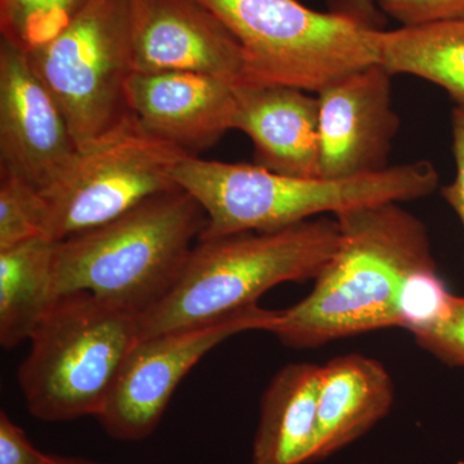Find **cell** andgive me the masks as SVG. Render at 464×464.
Listing matches in <instances>:
<instances>
[{
    "label": "cell",
    "mask_w": 464,
    "mask_h": 464,
    "mask_svg": "<svg viewBox=\"0 0 464 464\" xmlns=\"http://www.w3.org/2000/svg\"><path fill=\"white\" fill-rule=\"evenodd\" d=\"M392 380L378 360L348 353L323 366L315 442L308 463L331 457L389 414Z\"/></svg>",
    "instance_id": "obj_15"
},
{
    "label": "cell",
    "mask_w": 464,
    "mask_h": 464,
    "mask_svg": "<svg viewBox=\"0 0 464 464\" xmlns=\"http://www.w3.org/2000/svg\"><path fill=\"white\" fill-rule=\"evenodd\" d=\"M44 206L38 188L0 173V250L44 237Z\"/></svg>",
    "instance_id": "obj_20"
},
{
    "label": "cell",
    "mask_w": 464,
    "mask_h": 464,
    "mask_svg": "<svg viewBox=\"0 0 464 464\" xmlns=\"http://www.w3.org/2000/svg\"><path fill=\"white\" fill-rule=\"evenodd\" d=\"M280 311L258 304L198 325L141 338L116 375L97 415L109 438L143 441L157 431L174 391L213 348L243 332H271Z\"/></svg>",
    "instance_id": "obj_9"
},
{
    "label": "cell",
    "mask_w": 464,
    "mask_h": 464,
    "mask_svg": "<svg viewBox=\"0 0 464 464\" xmlns=\"http://www.w3.org/2000/svg\"><path fill=\"white\" fill-rule=\"evenodd\" d=\"M239 42L246 83L285 85L319 93L380 63L378 30L356 18L325 14L298 0H199Z\"/></svg>",
    "instance_id": "obj_6"
},
{
    "label": "cell",
    "mask_w": 464,
    "mask_h": 464,
    "mask_svg": "<svg viewBox=\"0 0 464 464\" xmlns=\"http://www.w3.org/2000/svg\"><path fill=\"white\" fill-rule=\"evenodd\" d=\"M132 66L246 82L239 42L199 0H134Z\"/></svg>",
    "instance_id": "obj_11"
},
{
    "label": "cell",
    "mask_w": 464,
    "mask_h": 464,
    "mask_svg": "<svg viewBox=\"0 0 464 464\" xmlns=\"http://www.w3.org/2000/svg\"><path fill=\"white\" fill-rule=\"evenodd\" d=\"M453 152L456 158V179L441 188L442 198L453 208L464 228V109L454 108L451 115Z\"/></svg>",
    "instance_id": "obj_24"
},
{
    "label": "cell",
    "mask_w": 464,
    "mask_h": 464,
    "mask_svg": "<svg viewBox=\"0 0 464 464\" xmlns=\"http://www.w3.org/2000/svg\"><path fill=\"white\" fill-rule=\"evenodd\" d=\"M380 63L392 74L426 79L464 109V20L378 30Z\"/></svg>",
    "instance_id": "obj_18"
},
{
    "label": "cell",
    "mask_w": 464,
    "mask_h": 464,
    "mask_svg": "<svg viewBox=\"0 0 464 464\" xmlns=\"http://www.w3.org/2000/svg\"><path fill=\"white\" fill-rule=\"evenodd\" d=\"M323 366L293 362L266 389L252 464H306L315 442L317 399Z\"/></svg>",
    "instance_id": "obj_16"
},
{
    "label": "cell",
    "mask_w": 464,
    "mask_h": 464,
    "mask_svg": "<svg viewBox=\"0 0 464 464\" xmlns=\"http://www.w3.org/2000/svg\"><path fill=\"white\" fill-rule=\"evenodd\" d=\"M188 155L152 136L128 111L76 149L38 188L44 237L65 240L118 218L154 195L179 188L174 168Z\"/></svg>",
    "instance_id": "obj_7"
},
{
    "label": "cell",
    "mask_w": 464,
    "mask_h": 464,
    "mask_svg": "<svg viewBox=\"0 0 464 464\" xmlns=\"http://www.w3.org/2000/svg\"><path fill=\"white\" fill-rule=\"evenodd\" d=\"M50 454L34 447L26 432L0 411V464H45Z\"/></svg>",
    "instance_id": "obj_23"
},
{
    "label": "cell",
    "mask_w": 464,
    "mask_h": 464,
    "mask_svg": "<svg viewBox=\"0 0 464 464\" xmlns=\"http://www.w3.org/2000/svg\"><path fill=\"white\" fill-rule=\"evenodd\" d=\"M29 341L17 371L29 413L50 423L96 418L140 341L139 316L88 292L67 293Z\"/></svg>",
    "instance_id": "obj_5"
},
{
    "label": "cell",
    "mask_w": 464,
    "mask_h": 464,
    "mask_svg": "<svg viewBox=\"0 0 464 464\" xmlns=\"http://www.w3.org/2000/svg\"><path fill=\"white\" fill-rule=\"evenodd\" d=\"M206 225L203 207L181 188L154 195L58 241V295L88 292L142 316L172 290Z\"/></svg>",
    "instance_id": "obj_3"
},
{
    "label": "cell",
    "mask_w": 464,
    "mask_h": 464,
    "mask_svg": "<svg viewBox=\"0 0 464 464\" xmlns=\"http://www.w3.org/2000/svg\"><path fill=\"white\" fill-rule=\"evenodd\" d=\"M65 116L23 48L0 41V173L36 188L75 150Z\"/></svg>",
    "instance_id": "obj_12"
},
{
    "label": "cell",
    "mask_w": 464,
    "mask_h": 464,
    "mask_svg": "<svg viewBox=\"0 0 464 464\" xmlns=\"http://www.w3.org/2000/svg\"><path fill=\"white\" fill-rule=\"evenodd\" d=\"M384 14L405 27L464 20V0H377Z\"/></svg>",
    "instance_id": "obj_22"
},
{
    "label": "cell",
    "mask_w": 464,
    "mask_h": 464,
    "mask_svg": "<svg viewBox=\"0 0 464 464\" xmlns=\"http://www.w3.org/2000/svg\"><path fill=\"white\" fill-rule=\"evenodd\" d=\"M45 464H106L102 462H96V460L85 459L81 457H63L54 456L50 454V459Z\"/></svg>",
    "instance_id": "obj_25"
},
{
    "label": "cell",
    "mask_w": 464,
    "mask_h": 464,
    "mask_svg": "<svg viewBox=\"0 0 464 464\" xmlns=\"http://www.w3.org/2000/svg\"><path fill=\"white\" fill-rule=\"evenodd\" d=\"M125 101L149 133L195 157L235 130L237 85L216 76L132 72Z\"/></svg>",
    "instance_id": "obj_13"
},
{
    "label": "cell",
    "mask_w": 464,
    "mask_h": 464,
    "mask_svg": "<svg viewBox=\"0 0 464 464\" xmlns=\"http://www.w3.org/2000/svg\"><path fill=\"white\" fill-rule=\"evenodd\" d=\"M133 16L134 0H92L63 32L26 52L78 148L130 111Z\"/></svg>",
    "instance_id": "obj_8"
},
{
    "label": "cell",
    "mask_w": 464,
    "mask_h": 464,
    "mask_svg": "<svg viewBox=\"0 0 464 464\" xmlns=\"http://www.w3.org/2000/svg\"><path fill=\"white\" fill-rule=\"evenodd\" d=\"M173 179L206 212L199 240L276 230L328 213L337 216L373 204L420 199L439 186L438 170L427 160L396 164L366 176L325 179L188 155L174 168Z\"/></svg>",
    "instance_id": "obj_2"
},
{
    "label": "cell",
    "mask_w": 464,
    "mask_h": 464,
    "mask_svg": "<svg viewBox=\"0 0 464 464\" xmlns=\"http://www.w3.org/2000/svg\"><path fill=\"white\" fill-rule=\"evenodd\" d=\"M57 243L35 237L0 250V344L5 350L29 341L60 297Z\"/></svg>",
    "instance_id": "obj_17"
},
{
    "label": "cell",
    "mask_w": 464,
    "mask_h": 464,
    "mask_svg": "<svg viewBox=\"0 0 464 464\" xmlns=\"http://www.w3.org/2000/svg\"><path fill=\"white\" fill-rule=\"evenodd\" d=\"M337 217L341 241L313 290L280 310L270 333L292 348H315L378 329L404 328L415 277L435 270L426 226L400 203L355 208Z\"/></svg>",
    "instance_id": "obj_1"
},
{
    "label": "cell",
    "mask_w": 464,
    "mask_h": 464,
    "mask_svg": "<svg viewBox=\"0 0 464 464\" xmlns=\"http://www.w3.org/2000/svg\"><path fill=\"white\" fill-rule=\"evenodd\" d=\"M92 0H0V32L24 51L51 41Z\"/></svg>",
    "instance_id": "obj_19"
},
{
    "label": "cell",
    "mask_w": 464,
    "mask_h": 464,
    "mask_svg": "<svg viewBox=\"0 0 464 464\" xmlns=\"http://www.w3.org/2000/svg\"><path fill=\"white\" fill-rule=\"evenodd\" d=\"M392 72L381 63L351 72L317 94L320 177L351 179L391 167L400 118Z\"/></svg>",
    "instance_id": "obj_10"
},
{
    "label": "cell",
    "mask_w": 464,
    "mask_h": 464,
    "mask_svg": "<svg viewBox=\"0 0 464 464\" xmlns=\"http://www.w3.org/2000/svg\"><path fill=\"white\" fill-rule=\"evenodd\" d=\"M413 335L418 346L441 362L464 366V297L451 295L444 315Z\"/></svg>",
    "instance_id": "obj_21"
},
{
    "label": "cell",
    "mask_w": 464,
    "mask_h": 464,
    "mask_svg": "<svg viewBox=\"0 0 464 464\" xmlns=\"http://www.w3.org/2000/svg\"><path fill=\"white\" fill-rule=\"evenodd\" d=\"M340 241L335 216L199 240L172 290L139 317L140 340L230 315L279 284L315 280Z\"/></svg>",
    "instance_id": "obj_4"
},
{
    "label": "cell",
    "mask_w": 464,
    "mask_h": 464,
    "mask_svg": "<svg viewBox=\"0 0 464 464\" xmlns=\"http://www.w3.org/2000/svg\"><path fill=\"white\" fill-rule=\"evenodd\" d=\"M235 130L249 137L257 166L271 172L320 177L319 101L285 85H237Z\"/></svg>",
    "instance_id": "obj_14"
}]
</instances>
